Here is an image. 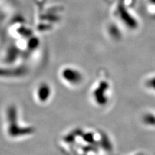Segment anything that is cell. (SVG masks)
<instances>
[{"mask_svg": "<svg viewBox=\"0 0 155 155\" xmlns=\"http://www.w3.org/2000/svg\"><path fill=\"white\" fill-rule=\"evenodd\" d=\"M50 95V89L47 85H42L38 90V97L41 101H44L48 99Z\"/></svg>", "mask_w": 155, "mask_h": 155, "instance_id": "1", "label": "cell"}]
</instances>
